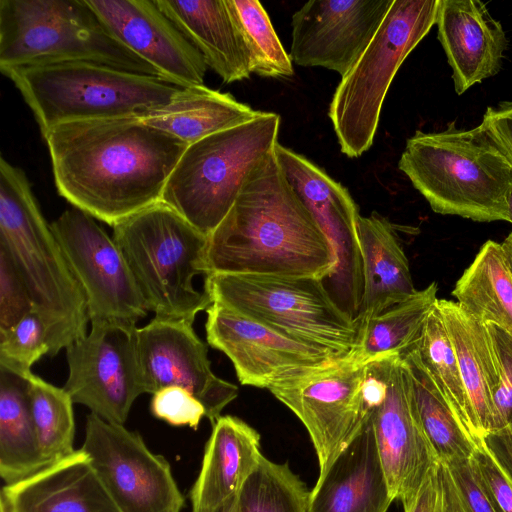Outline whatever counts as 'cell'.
<instances>
[{"label": "cell", "mask_w": 512, "mask_h": 512, "mask_svg": "<svg viewBox=\"0 0 512 512\" xmlns=\"http://www.w3.org/2000/svg\"><path fill=\"white\" fill-rule=\"evenodd\" d=\"M43 138L59 195L110 226L161 201L188 146L137 118L69 122Z\"/></svg>", "instance_id": "1"}, {"label": "cell", "mask_w": 512, "mask_h": 512, "mask_svg": "<svg viewBox=\"0 0 512 512\" xmlns=\"http://www.w3.org/2000/svg\"><path fill=\"white\" fill-rule=\"evenodd\" d=\"M336 265L329 242L286 179L275 150L249 175L234 205L208 236L209 274L310 277Z\"/></svg>", "instance_id": "2"}, {"label": "cell", "mask_w": 512, "mask_h": 512, "mask_svg": "<svg viewBox=\"0 0 512 512\" xmlns=\"http://www.w3.org/2000/svg\"><path fill=\"white\" fill-rule=\"evenodd\" d=\"M0 246L11 257L43 321L49 356L87 334L83 290L19 167L0 158Z\"/></svg>", "instance_id": "3"}, {"label": "cell", "mask_w": 512, "mask_h": 512, "mask_svg": "<svg viewBox=\"0 0 512 512\" xmlns=\"http://www.w3.org/2000/svg\"><path fill=\"white\" fill-rule=\"evenodd\" d=\"M431 209L478 222L508 221L512 162L480 124L444 131H416L398 162Z\"/></svg>", "instance_id": "4"}, {"label": "cell", "mask_w": 512, "mask_h": 512, "mask_svg": "<svg viewBox=\"0 0 512 512\" xmlns=\"http://www.w3.org/2000/svg\"><path fill=\"white\" fill-rule=\"evenodd\" d=\"M1 72L21 93L42 136L69 122L144 119L183 88L158 76L87 61L22 66Z\"/></svg>", "instance_id": "5"}, {"label": "cell", "mask_w": 512, "mask_h": 512, "mask_svg": "<svg viewBox=\"0 0 512 512\" xmlns=\"http://www.w3.org/2000/svg\"><path fill=\"white\" fill-rule=\"evenodd\" d=\"M112 227L147 310L156 318L193 323L212 304L193 283L205 274L208 236L179 213L160 201Z\"/></svg>", "instance_id": "6"}, {"label": "cell", "mask_w": 512, "mask_h": 512, "mask_svg": "<svg viewBox=\"0 0 512 512\" xmlns=\"http://www.w3.org/2000/svg\"><path fill=\"white\" fill-rule=\"evenodd\" d=\"M69 61L160 77L110 31L87 0H0V71Z\"/></svg>", "instance_id": "7"}, {"label": "cell", "mask_w": 512, "mask_h": 512, "mask_svg": "<svg viewBox=\"0 0 512 512\" xmlns=\"http://www.w3.org/2000/svg\"><path fill=\"white\" fill-rule=\"evenodd\" d=\"M280 116L262 112L185 149L161 201L209 236L228 214L252 171L275 150Z\"/></svg>", "instance_id": "8"}, {"label": "cell", "mask_w": 512, "mask_h": 512, "mask_svg": "<svg viewBox=\"0 0 512 512\" xmlns=\"http://www.w3.org/2000/svg\"><path fill=\"white\" fill-rule=\"evenodd\" d=\"M204 291L278 333L328 353L335 360L353 353L359 328L310 277L209 274Z\"/></svg>", "instance_id": "9"}, {"label": "cell", "mask_w": 512, "mask_h": 512, "mask_svg": "<svg viewBox=\"0 0 512 512\" xmlns=\"http://www.w3.org/2000/svg\"><path fill=\"white\" fill-rule=\"evenodd\" d=\"M439 0H393L375 36L334 92L328 116L341 152L360 157L373 144L398 69L436 22Z\"/></svg>", "instance_id": "10"}, {"label": "cell", "mask_w": 512, "mask_h": 512, "mask_svg": "<svg viewBox=\"0 0 512 512\" xmlns=\"http://www.w3.org/2000/svg\"><path fill=\"white\" fill-rule=\"evenodd\" d=\"M362 397L391 497L404 507L440 460L409 399L400 354L365 363Z\"/></svg>", "instance_id": "11"}, {"label": "cell", "mask_w": 512, "mask_h": 512, "mask_svg": "<svg viewBox=\"0 0 512 512\" xmlns=\"http://www.w3.org/2000/svg\"><path fill=\"white\" fill-rule=\"evenodd\" d=\"M276 158L291 187L326 236L336 265L321 280L335 305L357 323L364 294L358 206L349 191L306 157L277 143Z\"/></svg>", "instance_id": "12"}, {"label": "cell", "mask_w": 512, "mask_h": 512, "mask_svg": "<svg viewBox=\"0 0 512 512\" xmlns=\"http://www.w3.org/2000/svg\"><path fill=\"white\" fill-rule=\"evenodd\" d=\"M364 365L348 358L336 360L267 388L306 428L318 458L319 475L327 471L366 422Z\"/></svg>", "instance_id": "13"}, {"label": "cell", "mask_w": 512, "mask_h": 512, "mask_svg": "<svg viewBox=\"0 0 512 512\" xmlns=\"http://www.w3.org/2000/svg\"><path fill=\"white\" fill-rule=\"evenodd\" d=\"M81 449L120 512H181L185 499L169 462L141 435L90 413Z\"/></svg>", "instance_id": "14"}, {"label": "cell", "mask_w": 512, "mask_h": 512, "mask_svg": "<svg viewBox=\"0 0 512 512\" xmlns=\"http://www.w3.org/2000/svg\"><path fill=\"white\" fill-rule=\"evenodd\" d=\"M50 225L83 290L90 322L136 327L148 310L113 237L75 207Z\"/></svg>", "instance_id": "15"}, {"label": "cell", "mask_w": 512, "mask_h": 512, "mask_svg": "<svg viewBox=\"0 0 512 512\" xmlns=\"http://www.w3.org/2000/svg\"><path fill=\"white\" fill-rule=\"evenodd\" d=\"M136 330L117 323H91L89 333L66 347L69 375L63 388L73 403L124 425L134 401L144 393Z\"/></svg>", "instance_id": "16"}, {"label": "cell", "mask_w": 512, "mask_h": 512, "mask_svg": "<svg viewBox=\"0 0 512 512\" xmlns=\"http://www.w3.org/2000/svg\"><path fill=\"white\" fill-rule=\"evenodd\" d=\"M187 320L154 317L136 330L144 393L176 386L189 391L204 406L212 425L238 396V387L217 377L206 344Z\"/></svg>", "instance_id": "17"}, {"label": "cell", "mask_w": 512, "mask_h": 512, "mask_svg": "<svg viewBox=\"0 0 512 512\" xmlns=\"http://www.w3.org/2000/svg\"><path fill=\"white\" fill-rule=\"evenodd\" d=\"M206 313L207 342L231 360L242 385L268 388L336 361L320 349L290 339L219 303L213 302Z\"/></svg>", "instance_id": "18"}, {"label": "cell", "mask_w": 512, "mask_h": 512, "mask_svg": "<svg viewBox=\"0 0 512 512\" xmlns=\"http://www.w3.org/2000/svg\"><path fill=\"white\" fill-rule=\"evenodd\" d=\"M393 0H311L292 16V62L345 76L363 54Z\"/></svg>", "instance_id": "19"}, {"label": "cell", "mask_w": 512, "mask_h": 512, "mask_svg": "<svg viewBox=\"0 0 512 512\" xmlns=\"http://www.w3.org/2000/svg\"><path fill=\"white\" fill-rule=\"evenodd\" d=\"M110 31L158 75L180 87L204 85L207 64L155 0H87Z\"/></svg>", "instance_id": "20"}, {"label": "cell", "mask_w": 512, "mask_h": 512, "mask_svg": "<svg viewBox=\"0 0 512 512\" xmlns=\"http://www.w3.org/2000/svg\"><path fill=\"white\" fill-rule=\"evenodd\" d=\"M435 24L457 94L498 73L508 41L485 3L439 0Z\"/></svg>", "instance_id": "21"}, {"label": "cell", "mask_w": 512, "mask_h": 512, "mask_svg": "<svg viewBox=\"0 0 512 512\" xmlns=\"http://www.w3.org/2000/svg\"><path fill=\"white\" fill-rule=\"evenodd\" d=\"M6 512H120L80 448L13 484L4 485Z\"/></svg>", "instance_id": "22"}, {"label": "cell", "mask_w": 512, "mask_h": 512, "mask_svg": "<svg viewBox=\"0 0 512 512\" xmlns=\"http://www.w3.org/2000/svg\"><path fill=\"white\" fill-rule=\"evenodd\" d=\"M392 502L367 416L354 440L319 475L309 512H387Z\"/></svg>", "instance_id": "23"}, {"label": "cell", "mask_w": 512, "mask_h": 512, "mask_svg": "<svg viewBox=\"0 0 512 512\" xmlns=\"http://www.w3.org/2000/svg\"><path fill=\"white\" fill-rule=\"evenodd\" d=\"M212 426L189 491L191 512H212L236 496L262 456L259 433L240 418L220 416Z\"/></svg>", "instance_id": "24"}, {"label": "cell", "mask_w": 512, "mask_h": 512, "mask_svg": "<svg viewBox=\"0 0 512 512\" xmlns=\"http://www.w3.org/2000/svg\"><path fill=\"white\" fill-rule=\"evenodd\" d=\"M224 83L249 78L247 49L227 0H155Z\"/></svg>", "instance_id": "25"}, {"label": "cell", "mask_w": 512, "mask_h": 512, "mask_svg": "<svg viewBox=\"0 0 512 512\" xmlns=\"http://www.w3.org/2000/svg\"><path fill=\"white\" fill-rule=\"evenodd\" d=\"M436 306L456 354L477 438L482 441L492 429L493 396L500 382L487 326L457 302L437 299Z\"/></svg>", "instance_id": "26"}, {"label": "cell", "mask_w": 512, "mask_h": 512, "mask_svg": "<svg viewBox=\"0 0 512 512\" xmlns=\"http://www.w3.org/2000/svg\"><path fill=\"white\" fill-rule=\"evenodd\" d=\"M364 294L359 325L408 299L414 287L408 259L392 224L376 212L358 218Z\"/></svg>", "instance_id": "27"}, {"label": "cell", "mask_w": 512, "mask_h": 512, "mask_svg": "<svg viewBox=\"0 0 512 512\" xmlns=\"http://www.w3.org/2000/svg\"><path fill=\"white\" fill-rule=\"evenodd\" d=\"M261 113L237 101L230 93L195 85L181 88L168 104L141 120L189 146Z\"/></svg>", "instance_id": "28"}, {"label": "cell", "mask_w": 512, "mask_h": 512, "mask_svg": "<svg viewBox=\"0 0 512 512\" xmlns=\"http://www.w3.org/2000/svg\"><path fill=\"white\" fill-rule=\"evenodd\" d=\"M46 465L38 446L27 380L0 367V475L5 485Z\"/></svg>", "instance_id": "29"}, {"label": "cell", "mask_w": 512, "mask_h": 512, "mask_svg": "<svg viewBox=\"0 0 512 512\" xmlns=\"http://www.w3.org/2000/svg\"><path fill=\"white\" fill-rule=\"evenodd\" d=\"M452 295L470 315L512 335V273L500 243L486 241Z\"/></svg>", "instance_id": "30"}, {"label": "cell", "mask_w": 512, "mask_h": 512, "mask_svg": "<svg viewBox=\"0 0 512 512\" xmlns=\"http://www.w3.org/2000/svg\"><path fill=\"white\" fill-rule=\"evenodd\" d=\"M400 357L409 399L440 462L470 458L475 443L421 364L412 346L401 353Z\"/></svg>", "instance_id": "31"}, {"label": "cell", "mask_w": 512, "mask_h": 512, "mask_svg": "<svg viewBox=\"0 0 512 512\" xmlns=\"http://www.w3.org/2000/svg\"><path fill=\"white\" fill-rule=\"evenodd\" d=\"M437 284L432 282L408 299L359 325L355 349L348 358L365 364L376 358L401 354L411 347L422 331L437 301Z\"/></svg>", "instance_id": "32"}, {"label": "cell", "mask_w": 512, "mask_h": 512, "mask_svg": "<svg viewBox=\"0 0 512 512\" xmlns=\"http://www.w3.org/2000/svg\"><path fill=\"white\" fill-rule=\"evenodd\" d=\"M421 364L475 445L477 438L456 354L435 304L412 345Z\"/></svg>", "instance_id": "33"}, {"label": "cell", "mask_w": 512, "mask_h": 512, "mask_svg": "<svg viewBox=\"0 0 512 512\" xmlns=\"http://www.w3.org/2000/svg\"><path fill=\"white\" fill-rule=\"evenodd\" d=\"M25 379L38 446L48 466L76 451L74 403L64 388L54 386L33 373Z\"/></svg>", "instance_id": "34"}, {"label": "cell", "mask_w": 512, "mask_h": 512, "mask_svg": "<svg viewBox=\"0 0 512 512\" xmlns=\"http://www.w3.org/2000/svg\"><path fill=\"white\" fill-rule=\"evenodd\" d=\"M310 491L290 469L261 456L236 494L237 512H309Z\"/></svg>", "instance_id": "35"}, {"label": "cell", "mask_w": 512, "mask_h": 512, "mask_svg": "<svg viewBox=\"0 0 512 512\" xmlns=\"http://www.w3.org/2000/svg\"><path fill=\"white\" fill-rule=\"evenodd\" d=\"M227 3L247 49L251 73L269 78L291 77L292 59L262 4L257 0H227Z\"/></svg>", "instance_id": "36"}, {"label": "cell", "mask_w": 512, "mask_h": 512, "mask_svg": "<svg viewBox=\"0 0 512 512\" xmlns=\"http://www.w3.org/2000/svg\"><path fill=\"white\" fill-rule=\"evenodd\" d=\"M49 350L45 325L31 312L0 335V367L25 379L32 374V366L49 354Z\"/></svg>", "instance_id": "37"}, {"label": "cell", "mask_w": 512, "mask_h": 512, "mask_svg": "<svg viewBox=\"0 0 512 512\" xmlns=\"http://www.w3.org/2000/svg\"><path fill=\"white\" fill-rule=\"evenodd\" d=\"M456 512H498L468 459L440 462Z\"/></svg>", "instance_id": "38"}, {"label": "cell", "mask_w": 512, "mask_h": 512, "mask_svg": "<svg viewBox=\"0 0 512 512\" xmlns=\"http://www.w3.org/2000/svg\"><path fill=\"white\" fill-rule=\"evenodd\" d=\"M486 326L500 375V382L493 396V422L490 433H494L512 424V335L496 324L488 323Z\"/></svg>", "instance_id": "39"}, {"label": "cell", "mask_w": 512, "mask_h": 512, "mask_svg": "<svg viewBox=\"0 0 512 512\" xmlns=\"http://www.w3.org/2000/svg\"><path fill=\"white\" fill-rule=\"evenodd\" d=\"M31 312L34 306L27 286L7 251L0 246V335Z\"/></svg>", "instance_id": "40"}, {"label": "cell", "mask_w": 512, "mask_h": 512, "mask_svg": "<svg viewBox=\"0 0 512 512\" xmlns=\"http://www.w3.org/2000/svg\"><path fill=\"white\" fill-rule=\"evenodd\" d=\"M152 396L151 413L170 425L197 429L202 418L206 417L203 404L181 387H166Z\"/></svg>", "instance_id": "41"}, {"label": "cell", "mask_w": 512, "mask_h": 512, "mask_svg": "<svg viewBox=\"0 0 512 512\" xmlns=\"http://www.w3.org/2000/svg\"><path fill=\"white\" fill-rule=\"evenodd\" d=\"M471 462L497 511L512 512V478L497 461L484 440L476 444Z\"/></svg>", "instance_id": "42"}, {"label": "cell", "mask_w": 512, "mask_h": 512, "mask_svg": "<svg viewBox=\"0 0 512 512\" xmlns=\"http://www.w3.org/2000/svg\"><path fill=\"white\" fill-rule=\"evenodd\" d=\"M403 509L404 512H456L440 463L430 471L414 499Z\"/></svg>", "instance_id": "43"}, {"label": "cell", "mask_w": 512, "mask_h": 512, "mask_svg": "<svg viewBox=\"0 0 512 512\" xmlns=\"http://www.w3.org/2000/svg\"><path fill=\"white\" fill-rule=\"evenodd\" d=\"M481 124L512 162V101L488 107Z\"/></svg>", "instance_id": "44"}, {"label": "cell", "mask_w": 512, "mask_h": 512, "mask_svg": "<svg viewBox=\"0 0 512 512\" xmlns=\"http://www.w3.org/2000/svg\"><path fill=\"white\" fill-rule=\"evenodd\" d=\"M484 441L500 465L512 478V424L501 431L488 434Z\"/></svg>", "instance_id": "45"}, {"label": "cell", "mask_w": 512, "mask_h": 512, "mask_svg": "<svg viewBox=\"0 0 512 512\" xmlns=\"http://www.w3.org/2000/svg\"><path fill=\"white\" fill-rule=\"evenodd\" d=\"M503 250L506 254L507 261L512 273V232L505 238L503 243H501Z\"/></svg>", "instance_id": "46"}, {"label": "cell", "mask_w": 512, "mask_h": 512, "mask_svg": "<svg viewBox=\"0 0 512 512\" xmlns=\"http://www.w3.org/2000/svg\"><path fill=\"white\" fill-rule=\"evenodd\" d=\"M212 512H237L236 508V496L229 499L227 502H225L222 506L215 509Z\"/></svg>", "instance_id": "47"}, {"label": "cell", "mask_w": 512, "mask_h": 512, "mask_svg": "<svg viewBox=\"0 0 512 512\" xmlns=\"http://www.w3.org/2000/svg\"><path fill=\"white\" fill-rule=\"evenodd\" d=\"M507 213H508V222L512 223V188L507 196Z\"/></svg>", "instance_id": "48"}, {"label": "cell", "mask_w": 512, "mask_h": 512, "mask_svg": "<svg viewBox=\"0 0 512 512\" xmlns=\"http://www.w3.org/2000/svg\"><path fill=\"white\" fill-rule=\"evenodd\" d=\"M0 512H6L4 508L0 507Z\"/></svg>", "instance_id": "49"}]
</instances>
